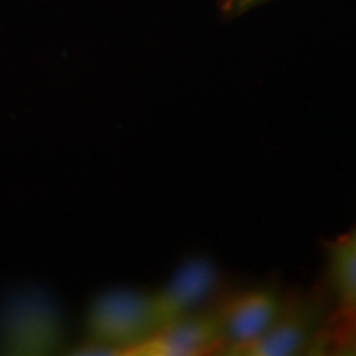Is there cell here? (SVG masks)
Here are the masks:
<instances>
[{
    "label": "cell",
    "instance_id": "6da1fadb",
    "mask_svg": "<svg viewBox=\"0 0 356 356\" xmlns=\"http://www.w3.org/2000/svg\"><path fill=\"white\" fill-rule=\"evenodd\" d=\"M88 340L126 355L157 330L152 292L113 289L96 297L86 317Z\"/></svg>",
    "mask_w": 356,
    "mask_h": 356
},
{
    "label": "cell",
    "instance_id": "7a4b0ae2",
    "mask_svg": "<svg viewBox=\"0 0 356 356\" xmlns=\"http://www.w3.org/2000/svg\"><path fill=\"white\" fill-rule=\"evenodd\" d=\"M286 300L274 289L256 287L218 304L213 309L221 337L218 355L238 356L239 351L259 340L277 318Z\"/></svg>",
    "mask_w": 356,
    "mask_h": 356
},
{
    "label": "cell",
    "instance_id": "3957f363",
    "mask_svg": "<svg viewBox=\"0 0 356 356\" xmlns=\"http://www.w3.org/2000/svg\"><path fill=\"white\" fill-rule=\"evenodd\" d=\"M322 305L317 299H287L274 323L238 356H296L312 348L322 327Z\"/></svg>",
    "mask_w": 356,
    "mask_h": 356
},
{
    "label": "cell",
    "instance_id": "277c9868",
    "mask_svg": "<svg viewBox=\"0 0 356 356\" xmlns=\"http://www.w3.org/2000/svg\"><path fill=\"white\" fill-rule=\"evenodd\" d=\"M220 287V270L207 257H191L177 267L170 279L152 292L157 328L172 320L207 309Z\"/></svg>",
    "mask_w": 356,
    "mask_h": 356
},
{
    "label": "cell",
    "instance_id": "5b68a950",
    "mask_svg": "<svg viewBox=\"0 0 356 356\" xmlns=\"http://www.w3.org/2000/svg\"><path fill=\"white\" fill-rule=\"evenodd\" d=\"M221 337L213 309H203L159 327L127 356L218 355Z\"/></svg>",
    "mask_w": 356,
    "mask_h": 356
},
{
    "label": "cell",
    "instance_id": "8992f818",
    "mask_svg": "<svg viewBox=\"0 0 356 356\" xmlns=\"http://www.w3.org/2000/svg\"><path fill=\"white\" fill-rule=\"evenodd\" d=\"M330 277L341 305L356 312V243L350 238L332 244Z\"/></svg>",
    "mask_w": 356,
    "mask_h": 356
},
{
    "label": "cell",
    "instance_id": "52a82bcc",
    "mask_svg": "<svg viewBox=\"0 0 356 356\" xmlns=\"http://www.w3.org/2000/svg\"><path fill=\"white\" fill-rule=\"evenodd\" d=\"M257 2H261V0H225V8L229 12H243L256 6Z\"/></svg>",
    "mask_w": 356,
    "mask_h": 356
},
{
    "label": "cell",
    "instance_id": "ba28073f",
    "mask_svg": "<svg viewBox=\"0 0 356 356\" xmlns=\"http://www.w3.org/2000/svg\"><path fill=\"white\" fill-rule=\"evenodd\" d=\"M348 238L351 239V241H355V243H356V228H355V231H353V233H351V234L348 236Z\"/></svg>",
    "mask_w": 356,
    "mask_h": 356
}]
</instances>
